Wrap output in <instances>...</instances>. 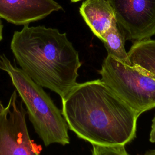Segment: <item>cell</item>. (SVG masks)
I'll list each match as a JSON object with an SVG mask.
<instances>
[{"label": "cell", "instance_id": "1", "mask_svg": "<svg viewBox=\"0 0 155 155\" xmlns=\"http://www.w3.org/2000/svg\"><path fill=\"white\" fill-rule=\"evenodd\" d=\"M61 99L68 128L80 139L125 145L136 137L139 116L101 79L76 83Z\"/></svg>", "mask_w": 155, "mask_h": 155}, {"label": "cell", "instance_id": "2", "mask_svg": "<svg viewBox=\"0 0 155 155\" xmlns=\"http://www.w3.org/2000/svg\"><path fill=\"white\" fill-rule=\"evenodd\" d=\"M10 48L28 76L61 98L76 84L81 62L65 33L43 25H24L14 32Z\"/></svg>", "mask_w": 155, "mask_h": 155}, {"label": "cell", "instance_id": "3", "mask_svg": "<svg viewBox=\"0 0 155 155\" xmlns=\"http://www.w3.org/2000/svg\"><path fill=\"white\" fill-rule=\"evenodd\" d=\"M0 69L10 76L25 105L35 132L44 145L70 143L68 126L62 111L56 106L43 87L35 82L21 68L13 65L4 54L0 56Z\"/></svg>", "mask_w": 155, "mask_h": 155}, {"label": "cell", "instance_id": "4", "mask_svg": "<svg viewBox=\"0 0 155 155\" xmlns=\"http://www.w3.org/2000/svg\"><path fill=\"white\" fill-rule=\"evenodd\" d=\"M99 73L100 79L139 116L155 108V76L144 68L107 55Z\"/></svg>", "mask_w": 155, "mask_h": 155}, {"label": "cell", "instance_id": "5", "mask_svg": "<svg viewBox=\"0 0 155 155\" xmlns=\"http://www.w3.org/2000/svg\"><path fill=\"white\" fill-rule=\"evenodd\" d=\"M26 113L15 90L0 112V155H40L29 136Z\"/></svg>", "mask_w": 155, "mask_h": 155}, {"label": "cell", "instance_id": "6", "mask_svg": "<svg viewBox=\"0 0 155 155\" xmlns=\"http://www.w3.org/2000/svg\"><path fill=\"white\" fill-rule=\"evenodd\" d=\"M125 39L139 41L155 35V0H109Z\"/></svg>", "mask_w": 155, "mask_h": 155}, {"label": "cell", "instance_id": "7", "mask_svg": "<svg viewBox=\"0 0 155 155\" xmlns=\"http://www.w3.org/2000/svg\"><path fill=\"white\" fill-rule=\"evenodd\" d=\"M60 10L54 0H0V18L17 25H28Z\"/></svg>", "mask_w": 155, "mask_h": 155}, {"label": "cell", "instance_id": "8", "mask_svg": "<svg viewBox=\"0 0 155 155\" xmlns=\"http://www.w3.org/2000/svg\"><path fill=\"white\" fill-rule=\"evenodd\" d=\"M79 12L92 32L101 41L105 32L116 22L109 0H86L82 4Z\"/></svg>", "mask_w": 155, "mask_h": 155}, {"label": "cell", "instance_id": "9", "mask_svg": "<svg viewBox=\"0 0 155 155\" xmlns=\"http://www.w3.org/2000/svg\"><path fill=\"white\" fill-rule=\"evenodd\" d=\"M128 55L132 64L144 68L155 76V40L150 38L134 42Z\"/></svg>", "mask_w": 155, "mask_h": 155}, {"label": "cell", "instance_id": "10", "mask_svg": "<svg viewBox=\"0 0 155 155\" xmlns=\"http://www.w3.org/2000/svg\"><path fill=\"white\" fill-rule=\"evenodd\" d=\"M125 38L117 22L113 23L104 35L102 42L108 56L129 65H133L125 48Z\"/></svg>", "mask_w": 155, "mask_h": 155}, {"label": "cell", "instance_id": "11", "mask_svg": "<svg viewBox=\"0 0 155 155\" xmlns=\"http://www.w3.org/2000/svg\"><path fill=\"white\" fill-rule=\"evenodd\" d=\"M91 155H130L125 150V145H101L92 144Z\"/></svg>", "mask_w": 155, "mask_h": 155}, {"label": "cell", "instance_id": "12", "mask_svg": "<svg viewBox=\"0 0 155 155\" xmlns=\"http://www.w3.org/2000/svg\"><path fill=\"white\" fill-rule=\"evenodd\" d=\"M149 140L152 143H155V115L152 119V124L151 127V131L150 134Z\"/></svg>", "mask_w": 155, "mask_h": 155}, {"label": "cell", "instance_id": "13", "mask_svg": "<svg viewBox=\"0 0 155 155\" xmlns=\"http://www.w3.org/2000/svg\"><path fill=\"white\" fill-rule=\"evenodd\" d=\"M2 29H3V25L2 23L1 20L0 19V41L2 39Z\"/></svg>", "mask_w": 155, "mask_h": 155}, {"label": "cell", "instance_id": "14", "mask_svg": "<svg viewBox=\"0 0 155 155\" xmlns=\"http://www.w3.org/2000/svg\"><path fill=\"white\" fill-rule=\"evenodd\" d=\"M143 155H155V150H148Z\"/></svg>", "mask_w": 155, "mask_h": 155}, {"label": "cell", "instance_id": "15", "mask_svg": "<svg viewBox=\"0 0 155 155\" xmlns=\"http://www.w3.org/2000/svg\"><path fill=\"white\" fill-rule=\"evenodd\" d=\"M4 107L3 106V105L2 104V103H1V102L0 101V112L4 109Z\"/></svg>", "mask_w": 155, "mask_h": 155}, {"label": "cell", "instance_id": "16", "mask_svg": "<svg viewBox=\"0 0 155 155\" xmlns=\"http://www.w3.org/2000/svg\"><path fill=\"white\" fill-rule=\"evenodd\" d=\"M81 1V0H71V2H78V1Z\"/></svg>", "mask_w": 155, "mask_h": 155}]
</instances>
